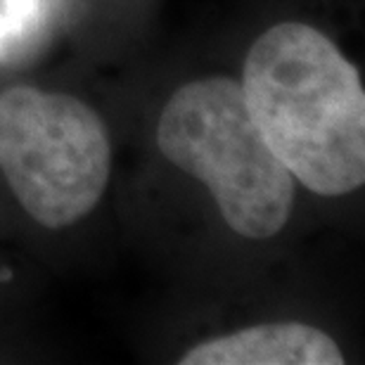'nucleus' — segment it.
Listing matches in <instances>:
<instances>
[{
  "mask_svg": "<svg viewBox=\"0 0 365 365\" xmlns=\"http://www.w3.org/2000/svg\"><path fill=\"white\" fill-rule=\"evenodd\" d=\"M180 365H341L330 334L306 323H264L187 349Z\"/></svg>",
  "mask_w": 365,
  "mask_h": 365,
  "instance_id": "nucleus-4",
  "label": "nucleus"
},
{
  "mask_svg": "<svg viewBox=\"0 0 365 365\" xmlns=\"http://www.w3.org/2000/svg\"><path fill=\"white\" fill-rule=\"evenodd\" d=\"M0 171L43 228H67L98 207L112 173L102 119L67 93H0Z\"/></svg>",
  "mask_w": 365,
  "mask_h": 365,
  "instance_id": "nucleus-3",
  "label": "nucleus"
},
{
  "mask_svg": "<svg viewBox=\"0 0 365 365\" xmlns=\"http://www.w3.org/2000/svg\"><path fill=\"white\" fill-rule=\"evenodd\" d=\"M157 145L171 164L209 187L240 237L268 240L287 225L294 178L268 148L237 81L207 76L178 88L159 116Z\"/></svg>",
  "mask_w": 365,
  "mask_h": 365,
  "instance_id": "nucleus-2",
  "label": "nucleus"
},
{
  "mask_svg": "<svg viewBox=\"0 0 365 365\" xmlns=\"http://www.w3.org/2000/svg\"><path fill=\"white\" fill-rule=\"evenodd\" d=\"M242 95L268 148L306 190L341 197L365 182L359 69L323 31L282 21L254 41Z\"/></svg>",
  "mask_w": 365,
  "mask_h": 365,
  "instance_id": "nucleus-1",
  "label": "nucleus"
}]
</instances>
